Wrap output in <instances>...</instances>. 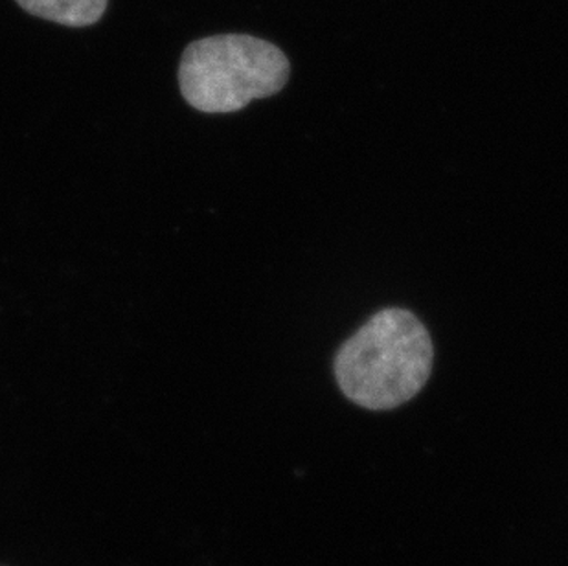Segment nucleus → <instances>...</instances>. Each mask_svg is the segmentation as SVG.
I'll list each match as a JSON object with an SVG mask.
<instances>
[{"mask_svg": "<svg viewBox=\"0 0 568 566\" xmlns=\"http://www.w3.org/2000/svg\"><path fill=\"white\" fill-rule=\"evenodd\" d=\"M290 80V59L253 36H214L184 50L179 87L184 100L210 114L236 113L260 98L274 97Z\"/></svg>", "mask_w": 568, "mask_h": 566, "instance_id": "nucleus-2", "label": "nucleus"}, {"mask_svg": "<svg viewBox=\"0 0 568 566\" xmlns=\"http://www.w3.org/2000/svg\"><path fill=\"white\" fill-rule=\"evenodd\" d=\"M435 361L427 327L407 310L372 316L335 358L344 396L368 411H390L424 388Z\"/></svg>", "mask_w": 568, "mask_h": 566, "instance_id": "nucleus-1", "label": "nucleus"}, {"mask_svg": "<svg viewBox=\"0 0 568 566\" xmlns=\"http://www.w3.org/2000/svg\"><path fill=\"white\" fill-rule=\"evenodd\" d=\"M22 10L63 27L85 28L102 19L109 0H16Z\"/></svg>", "mask_w": 568, "mask_h": 566, "instance_id": "nucleus-3", "label": "nucleus"}]
</instances>
